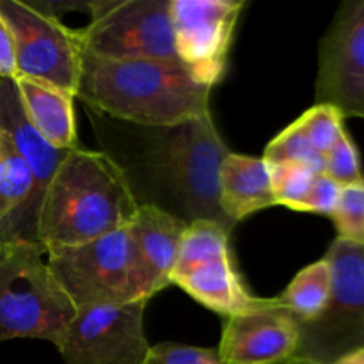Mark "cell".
I'll list each match as a JSON object with an SVG mask.
<instances>
[{"label": "cell", "instance_id": "25", "mask_svg": "<svg viewBox=\"0 0 364 364\" xmlns=\"http://www.w3.org/2000/svg\"><path fill=\"white\" fill-rule=\"evenodd\" d=\"M323 173L333 178L341 187L359 183V181L364 180L358 148H355L354 141H352L345 128L338 135V141L334 142L333 149L326 155Z\"/></svg>", "mask_w": 364, "mask_h": 364}, {"label": "cell", "instance_id": "24", "mask_svg": "<svg viewBox=\"0 0 364 364\" xmlns=\"http://www.w3.org/2000/svg\"><path fill=\"white\" fill-rule=\"evenodd\" d=\"M343 119L334 107L323 103H316L299 117L306 137L322 156H326L338 141V135L345 128Z\"/></svg>", "mask_w": 364, "mask_h": 364}, {"label": "cell", "instance_id": "15", "mask_svg": "<svg viewBox=\"0 0 364 364\" xmlns=\"http://www.w3.org/2000/svg\"><path fill=\"white\" fill-rule=\"evenodd\" d=\"M188 224L155 206H139L128 226L148 276L149 294L156 295L171 284L181 238Z\"/></svg>", "mask_w": 364, "mask_h": 364}, {"label": "cell", "instance_id": "1", "mask_svg": "<svg viewBox=\"0 0 364 364\" xmlns=\"http://www.w3.org/2000/svg\"><path fill=\"white\" fill-rule=\"evenodd\" d=\"M103 155L127 181L137 206L183 223L206 219L233 230L219 206V169L230 155L212 114L171 127H141L87 109Z\"/></svg>", "mask_w": 364, "mask_h": 364}, {"label": "cell", "instance_id": "2", "mask_svg": "<svg viewBox=\"0 0 364 364\" xmlns=\"http://www.w3.org/2000/svg\"><path fill=\"white\" fill-rule=\"evenodd\" d=\"M210 92L180 60L107 59L84 52L75 98L112 119L171 127L208 116Z\"/></svg>", "mask_w": 364, "mask_h": 364}, {"label": "cell", "instance_id": "14", "mask_svg": "<svg viewBox=\"0 0 364 364\" xmlns=\"http://www.w3.org/2000/svg\"><path fill=\"white\" fill-rule=\"evenodd\" d=\"M38 217L31 169L0 130V244L38 242Z\"/></svg>", "mask_w": 364, "mask_h": 364}, {"label": "cell", "instance_id": "21", "mask_svg": "<svg viewBox=\"0 0 364 364\" xmlns=\"http://www.w3.org/2000/svg\"><path fill=\"white\" fill-rule=\"evenodd\" d=\"M263 159L270 166L295 164V166L308 167L316 174L323 173V167H326V156H322L313 148L299 119H295L290 127L284 128L277 137L269 142Z\"/></svg>", "mask_w": 364, "mask_h": 364}, {"label": "cell", "instance_id": "4", "mask_svg": "<svg viewBox=\"0 0 364 364\" xmlns=\"http://www.w3.org/2000/svg\"><path fill=\"white\" fill-rule=\"evenodd\" d=\"M43 255L38 242L0 244V343L18 338L55 343L77 315Z\"/></svg>", "mask_w": 364, "mask_h": 364}, {"label": "cell", "instance_id": "20", "mask_svg": "<svg viewBox=\"0 0 364 364\" xmlns=\"http://www.w3.org/2000/svg\"><path fill=\"white\" fill-rule=\"evenodd\" d=\"M230 233V230H226L223 224L215 223V220L199 219L188 224L183 238H181L171 281L174 277L185 276L205 263L231 256Z\"/></svg>", "mask_w": 364, "mask_h": 364}, {"label": "cell", "instance_id": "5", "mask_svg": "<svg viewBox=\"0 0 364 364\" xmlns=\"http://www.w3.org/2000/svg\"><path fill=\"white\" fill-rule=\"evenodd\" d=\"M46 255L53 277L77 308L153 299L128 228Z\"/></svg>", "mask_w": 364, "mask_h": 364}, {"label": "cell", "instance_id": "8", "mask_svg": "<svg viewBox=\"0 0 364 364\" xmlns=\"http://www.w3.org/2000/svg\"><path fill=\"white\" fill-rule=\"evenodd\" d=\"M0 14L14 39L16 78L45 82L77 95L84 53L80 32L39 13L25 0H0Z\"/></svg>", "mask_w": 364, "mask_h": 364}, {"label": "cell", "instance_id": "26", "mask_svg": "<svg viewBox=\"0 0 364 364\" xmlns=\"http://www.w3.org/2000/svg\"><path fill=\"white\" fill-rule=\"evenodd\" d=\"M144 364H224L217 348L191 347L180 343H159L149 348Z\"/></svg>", "mask_w": 364, "mask_h": 364}, {"label": "cell", "instance_id": "22", "mask_svg": "<svg viewBox=\"0 0 364 364\" xmlns=\"http://www.w3.org/2000/svg\"><path fill=\"white\" fill-rule=\"evenodd\" d=\"M338 238L355 245H364V180L341 187L340 199L333 217Z\"/></svg>", "mask_w": 364, "mask_h": 364}, {"label": "cell", "instance_id": "19", "mask_svg": "<svg viewBox=\"0 0 364 364\" xmlns=\"http://www.w3.org/2000/svg\"><path fill=\"white\" fill-rule=\"evenodd\" d=\"M333 274L326 258L304 267L277 297L279 304L291 313L297 323L315 320L326 309L331 297Z\"/></svg>", "mask_w": 364, "mask_h": 364}, {"label": "cell", "instance_id": "10", "mask_svg": "<svg viewBox=\"0 0 364 364\" xmlns=\"http://www.w3.org/2000/svg\"><path fill=\"white\" fill-rule=\"evenodd\" d=\"M244 7V0H171L176 57L199 84L212 89L223 80Z\"/></svg>", "mask_w": 364, "mask_h": 364}, {"label": "cell", "instance_id": "7", "mask_svg": "<svg viewBox=\"0 0 364 364\" xmlns=\"http://www.w3.org/2000/svg\"><path fill=\"white\" fill-rule=\"evenodd\" d=\"M84 52L107 59L178 60L171 0H91Z\"/></svg>", "mask_w": 364, "mask_h": 364}, {"label": "cell", "instance_id": "28", "mask_svg": "<svg viewBox=\"0 0 364 364\" xmlns=\"http://www.w3.org/2000/svg\"><path fill=\"white\" fill-rule=\"evenodd\" d=\"M16 78V53L11 28L0 14V80Z\"/></svg>", "mask_w": 364, "mask_h": 364}, {"label": "cell", "instance_id": "13", "mask_svg": "<svg viewBox=\"0 0 364 364\" xmlns=\"http://www.w3.org/2000/svg\"><path fill=\"white\" fill-rule=\"evenodd\" d=\"M0 130L13 142L34 178L36 206H41L46 187L70 151L57 149L28 121L14 78L0 80Z\"/></svg>", "mask_w": 364, "mask_h": 364}, {"label": "cell", "instance_id": "27", "mask_svg": "<svg viewBox=\"0 0 364 364\" xmlns=\"http://www.w3.org/2000/svg\"><path fill=\"white\" fill-rule=\"evenodd\" d=\"M341 194V185H338L333 178L327 176L326 173L316 174L308 196L304 198L302 205L299 206L297 212L316 213V215L333 217L336 210L338 199Z\"/></svg>", "mask_w": 364, "mask_h": 364}, {"label": "cell", "instance_id": "12", "mask_svg": "<svg viewBox=\"0 0 364 364\" xmlns=\"http://www.w3.org/2000/svg\"><path fill=\"white\" fill-rule=\"evenodd\" d=\"M299 326L277 297L251 311L224 318L217 352L224 364H277L294 358Z\"/></svg>", "mask_w": 364, "mask_h": 364}, {"label": "cell", "instance_id": "29", "mask_svg": "<svg viewBox=\"0 0 364 364\" xmlns=\"http://www.w3.org/2000/svg\"><path fill=\"white\" fill-rule=\"evenodd\" d=\"M334 364H364V350L352 352V354L345 355V358H341L340 361H336Z\"/></svg>", "mask_w": 364, "mask_h": 364}, {"label": "cell", "instance_id": "23", "mask_svg": "<svg viewBox=\"0 0 364 364\" xmlns=\"http://www.w3.org/2000/svg\"><path fill=\"white\" fill-rule=\"evenodd\" d=\"M270 173H272V191L276 205L288 206L297 212L315 181L316 173H313L308 167L295 166V164L270 166Z\"/></svg>", "mask_w": 364, "mask_h": 364}, {"label": "cell", "instance_id": "3", "mask_svg": "<svg viewBox=\"0 0 364 364\" xmlns=\"http://www.w3.org/2000/svg\"><path fill=\"white\" fill-rule=\"evenodd\" d=\"M137 210L109 156L85 148L71 149L43 196L38 244L48 252L96 240L130 226Z\"/></svg>", "mask_w": 364, "mask_h": 364}, {"label": "cell", "instance_id": "18", "mask_svg": "<svg viewBox=\"0 0 364 364\" xmlns=\"http://www.w3.org/2000/svg\"><path fill=\"white\" fill-rule=\"evenodd\" d=\"M28 121L48 144L57 149L80 148L75 121V96L31 78H14Z\"/></svg>", "mask_w": 364, "mask_h": 364}, {"label": "cell", "instance_id": "6", "mask_svg": "<svg viewBox=\"0 0 364 364\" xmlns=\"http://www.w3.org/2000/svg\"><path fill=\"white\" fill-rule=\"evenodd\" d=\"M323 258L333 274L326 309L299 326L295 355L316 364H334L364 350V245L336 238Z\"/></svg>", "mask_w": 364, "mask_h": 364}, {"label": "cell", "instance_id": "16", "mask_svg": "<svg viewBox=\"0 0 364 364\" xmlns=\"http://www.w3.org/2000/svg\"><path fill=\"white\" fill-rule=\"evenodd\" d=\"M276 205L272 173L263 156L230 153L219 169V206L237 226L240 220Z\"/></svg>", "mask_w": 364, "mask_h": 364}, {"label": "cell", "instance_id": "30", "mask_svg": "<svg viewBox=\"0 0 364 364\" xmlns=\"http://www.w3.org/2000/svg\"><path fill=\"white\" fill-rule=\"evenodd\" d=\"M277 364H316V363L308 361V359H302V358H297V355H294V358L287 359V361H283V363H277Z\"/></svg>", "mask_w": 364, "mask_h": 364}, {"label": "cell", "instance_id": "9", "mask_svg": "<svg viewBox=\"0 0 364 364\" xmlns=\"http://www.w3.org/2000/svg\"><path fill=\"white\" fill-rule=\"evenodd\" d=\"M148 302L77 308L53 345L66 364H144L151 348L144 333Z\"/></svg>", "mask_w": 364, "mask_h": 364}, {"label": "cell", "instance_id": "17", "mask_svg": "<svg viewBox=\"0 0 364 364\" xmlns=\"http://www.w3.org/2000/svg\"><path fill=\"white\" fill-rule=\"evenodd\" d=\"M171 284H176L199 304L212 309L223 318L258 309L270 301L249 294L231 256L205 263L185 276L174 277Z\"/></svg>", "mask_w": 364, "mask_h": 364}, {"label": "cell", "instance_id": "11", "mask_svg": "<svg viewBox=\"0 0 364 364\" xmlns=\"http://www.w3.org/2000/svg\"><path fill=\"white\" fill-rule=\"evenodd\" d=\"M316 103L364 119V0L340 6L320 41Z\"/></svg>", "mask_w": 364, "mask_h": 364}]
</instances>
